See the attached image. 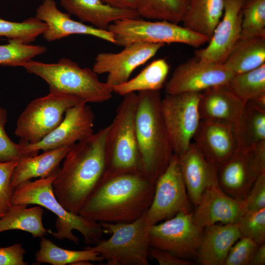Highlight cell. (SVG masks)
Returning a JSON list of instances; mask_svg holds the SVG:
<instances>
[{
  "label": "cell",
  "mask_w": 265,
  "mask_h": 265,
  "mask_svg": "<svg viewBox=\"0 0 265 265\" xmlns=\"http://www.w3.org/2000/svg\"><path fill=\"white\" fill-rule=\"evenodd\" d=\"M108 126L70 148L53 182L63 207L76 214L103 179L106 169L105 141Z\"/></svg>",
  "instance_id": "1"
},
{
  "label": "cell",
  "mask_w": 265,
  "mask_h": 265,
  "mask_svg": "<svg viewBox=\"0 0 265 265\" xmlns=\"http://www.w3.org/2000/svg\"><path fill=\"white\" fill-rule=\"evenodd\" d=\"M155 185L156 183L142 172L104 178L79 214L99 223L133 222L150 207Z\"/></svg>",
  "instance_id": "2"
},
{
  "label": "cell",
  "mask_w": 265,
  "mask_h": 265,
  "mask_svg": "<svg viewBox=\"0 0 265 265\" xmlns=\"http://www.w3.org/2000/svg\"><path fill=\"white\" fill-rule=\"evenodd\" d=\"M137 94L135 129L141 169L156 183L174 152L161 111L160 90Z\"/></svg>",
  "instance_id": "3"
},
{
  "label": "cell",
  "mask_w": 265,
  "mask_h": 265,
  "mask_svg": "<svg viewBox=\"0 0 265 265\" xmlns=\"http://www.w3.org/2000/svg\"><path fill=\"white\" fill-rule=\"evenodd\" d=\"M56 173L19 185L13 190L12 204L37 205L52 212L57 217L55 231L49 230L48 233L58 240L67 239L79 244V239L73 233L77 230L83 236L85 243L97 244L104 233L100 223L70 212L63 207L53 191V182Z\"/></svg>",
  "instance_id": "4"
},
{
  "label": "cell",
  "mask_w": 265,
  "mask_h": 265,
  "mask_svg": "<svg viewBox=\"0 0 265 265\" xmlns=\"http://www.w3.org/2000/svg\"><path fill=\"white\" fill-rule=\"evenodd\" d=\"M26 71L43 79L49 91L76 96L87 103H101L110 100L112 87L101 81L92 69L81 68L67 58L47 63L31 60L23 67Z\"/></svg>",
  "instance_id": "5"
},
{
  "label": "cell",
  "mask_w": 265,
  "mask_h": 265,
  "mask_svg": "<svg viewBox=\"0 0 265 265\" xmlns=\"http://www.w3.org/2000/svg\"><path fill=\"white\" fill-rule=\"evenodd\" d=\"M137 105L136 93L124 96L108 126L105 141L107 165L103 178L142 172L135 129Z\"/></svg>",
  "instance_id": "6"
},
{
  "label": "cell",
  "mask_w": 265,
  "mask_h": 265,
  "mask_svg": "<svg viewBox=\"0 0 265 265\" xmlns=\"http://www.w3.org/2000/svg\"><path fill=\"white\" fill-rule=\"evenodd\" d=\"M146 212L131 223H100L104 233L110 237L84 249L97 252L108 265H149Z\"/></svg>",
  "instance_id": "7"
},
{
  "label": "cell",
  "mask_w": 265,
  "mask_h": 265,
  "mask_svg": "<svg viewBox=\"0 0 265 265\" xmlns=\"http://www.w3.org/2000/svg\"><path fill=\"white\" fill-rule=\"evenodd\" d=\"M81 101L73 95L49 91L26 106L17 120L14 133L20 143H38L60 123L69 108Z\"/></svg>",
  "instance_id": "8"
},
{
  "label": "cell",
  "mask_w": 265,
  "mask_h": 265,
  "mask_svg": "<svg viewBox=\"0 0 265 265\" xmlns=\"http://www.w3.org/2000/svg\"><path fill=\"white\" fill-rule=\"evenodd\" d=\"M108 30L113 35L114 44L124 47L133 43L145 42L181 43L198 48L209 41L207 37L177 24L145 21L140 18L116 21L110 25Z\"/></svg>",
  "instance_id": "9"
},
{
  "label": "cell",
  "mask_w": 265,
  "mask_h": 265,
  "mask_svg": "<svg viewBox=\"0 0 265 265\" xmlns=\"http://www.w3.org/2000/svg\"><path fill=\"white\" fill-rule=\"evenodd\" d=\"M202 92L166 94L161 107L174 154L180 156L189 148L200 124L199 102Z\"/></svg>",
  "instance_id": "10"
},
{
  "label": "cell",
  "mask_w": 265,
  "mask_h": 265,
  "mask_svg": "<svg viewBox=\"0 0 265 265\" xmlns=\"http://www.w3.org/2000/svg\"><path fill=\"white\" fill-rule=\"evenodd\" d=\"M192 215L193 212H179L162 223L148 227L149 246L182 259L197 257L204 228L194 222Z\"/></svg>",
  "instance_id": "11"
},
{
  "label": "cell",
  "mask_w": 265,
  "mask_h": 265,
  "mask_svg": "<svg viewBox=\"0 0 265 265\" xmlns=\"http://www.w3.org/2000/svg\"><path fill=\"white\" fill-rule=\"evenodd\" d=\"M182 174L178 157L173 155L169 165L156 182L152 202L146 212L147 226L167 220L179 212H192Z\"/></svg>",
  "instance_id": "12"
},
{
  "label": "cell",
  "mask_w": 265,
  "mask_h": 265,
  "mask_svg": "<svg viewBox=\"0 0 265 265\" xmlns=\"http://www.w3.org/2000/svg\"><path fill=\"white\" fill-rule=\"evenodd\" d=\"M235 74L223 64L195 57L175 68L165 83L164 90L166 94L202 92L213 86L229 83Z\"/></svg>",
  "instance_id": "13"
},
{
  "label": "cell",
  "mask_w": 265,
  "mask_h": 265,
  "mask_svg": "<svg viewBox=\"0 0 265 265\" xmlns=\"http://www.w3.org/2000/svg\"><path fill=\"white\" fill-rule=\"evenodd\" d=\"M94 114L88 103L81 101L69 108L60 123L40 141L23 144L32 156L37 155L40 151L71 146L94 133Z\"/></svg>",
  "instance_id": "14"
},
{
  "label": "cell",
  "mask_w": 265,
  "mask_h": 265,
  "mask_svg": "<svg viewBox=\"0 0 265 265\" xmlns=\"http://www.w3.org/2000/svg\"><path fill=\"white\" fill-rule=\"evenodd\" d=\"M165 44L136 42L119 53H101L95 58L92 70L98 75L107 74L111 87L129 80L133 71L153 57Z\"/></svg>",
  "instance_id": "15"
},
{
  "label": "cell",
  "mask_w": 265,
  "mask_h": 265,
  "mask_svg": "<svg viewBox=\"0 0 265 265\" xmlns=\"http://www.w3.org/2000/svg\"><path fill=\"white\" fill-rule=\"evenodd\" d=\"M243 0H224L221 20L208 45L195 51V57L207 61L223 64L241 36Z\"/></svg>",
  "instance_id": "16"
},
{
  "label": "cell",
  "mask_w": 265,
  "mask_h": 265,
  "mask_svg": "<svg viewBox=\"0 0 265 265\" xmlns=\"http://www.w3.org/2000/svg\"><path fill=\"white\" fill-rule=\"evenodd\" d=\"M251 148H238L217 168L218 184L235 199L244 201L260 174Z\"/></svg>",
  "instance_id": "17"
},
{
  "label": "cell",
  "mask_w": 265,
  "mask_h": 265,
  "mask_svg": "<svg viewBox=\"0 0 265 265\" xmlns=\"http://www.w3.org/2000/svg\"><path fill=\"white\" fill-rule=\"evenodd\" d=\"M193 212V219L204 228L218 223H235L247 210L245 201L234 199L216 184L207 188Z\"/></svg>",
  "instance_id": "18"
},
{
  "label": "cell",
  "mask_w": 265,
  "mask_h": 265,
  "mask_svg": "<svg viewBox=\"0 0 265 265\" xmlns=\"http://www.w3.org/2000/svg\"><path fill=\"white\" fill-rule=\"evenodd\" d=\"M194 143L217 168L238 150L234 123L201 120Z\"/></svg>",
  "instance_id": "19"
},
{
  "label": "cell",
  "mask_w": 265,
  "mask_h": 265,
  "mask_svg": "<svg viewBox=\"0 0 265 265\" xmlns=\"http://www.w3.org/2000/svg\"><path fill=\"white\" fill-rule=\"evenodd\" d=\"M35 17L45 22L48 28L43 34L48 42L54 41L71 35L84 34L115 44L113 34L71 18L70 14L61 11L54 0H43L36 10Z\"/></svg>",
  "instance_id": "20"
},
{
  "label": "cell",
  "mask_w": 265,
  "mask_h": 265,
  "mask_svg": "<svg viewBox=\"0 0 265 265\" xmlns=\"http://www.w3.org/2000/svg\"><path fill=\"white\" fill-rule=\"evenodd\" d=\"M178 157L188 198L196 207L205 190L218 184L217 168L206 159L194 143Z\"/></svg>",
  "instance_id": "21"
},
{
  "label": "cell",
  "mask_w": 265,
  "mask_h": 265,
  "mask_svg": "<svg viewBox=\"0 0 265 265\" xmlns=\"http://www.w3.org/2000/svg\"><path fill=\"white\" fill-rule=\"evenodd\" d=\"M245 103L228 83L209 88L202 92L199 100L201 120L234 123L240 117Z\"/></svg>",
  "instance_id": "22"
},
{
  "label": "cell",
  "mask_w": 265,
  "mask_h": 265,
  "mask_svg": "<svg viewBox=\"0 0 265 265\" xmlns=\"http://www.w3.org/2000/svg\"><path fill=\"white\" fill-rule=\"evenodd\" d=\"M60 4L81 22L102 30H108L110 24L118 21L140 18L136 9L115 7L102 0H60Z\"/></svg>",
  "instance_id": "23"
},
{
  "label": "cell",
  "mask_w": 265,
  "mask_h": 265,
  "mask_svg": "<svg viewBox=\"0 0 265 265\" xmlns=\"http://www.w3.org/2000/svg\"><path fill=\"white\" fill-rule=\"evenodd\" d=\"M240 238L237 223L205 227L197 250L198 262L202 265H224L229 250Z\"/></svg>",
  "instance_id": "24"
},
{
  "label": "cell",
  "mask_w": 265,
  "mask_h": 265,
  "mask_svg": "<svg viewBox=\"0 0 265 265\" xmlns=\"http://www.w3.org/2000/svg\"><path fill=\"white\" fill-rule=\"evenodd\" d=\"M71 146H63L43 151L40 155L18 161L11 180L13 189L32 178H44L57 172Z\"/></svg>",
  "instance_id": "25"
},
{
  "label": "cell",
  "mask_w": 265,
  "mask_h": 265,
  "mask_svg": "<svg viewBox=\"0 0 265 265\" xmlns=\"http://www.w3.org/2000/svg\"><path fill=\"white\" fill-rule=\"evenodd\" d=\"M224 6V0H189L183 26L209 41L221 19Z\"/></svg>",
  "instance_id": "26"
},
{
  "label": "cell",
  "mask_w": 265,
  "mask_h": 265,
  "mask_svg": "<svg viewBox=\"0 0 265 265\" xmlns=\"http://www.w3.org/2000/svg\"><path fill=\"white\" fill-rule=\"evenodd\" d=\"M265 63V35L241 37L223 64L235 74L255 69Z\"/></svg>",
  "instance_id": "27"
},
{
  "label": "cell",
  "mask_w": 265,
  "mask_h": 265,
  "mask_svg": "<svg viewBox=\"0 0 265 265\" xmlns=\"http://www.w3.org/2000/svg\"><path fill=\"white\" fill-rule=\"evenodd\" d=\"M234 126L238 148H251L265 141V108L246 102Z\"/></svg>",
  "instance_id": "28"
},
{
  "label": "cell",
  "mask_w": 265,
  "mask_h": 265,
  "mask_svg": "<svg viewBox=\"0 0 265 265\" xmlns=\"http://www.w3.org/2000/svg\"><path fill=\"white\" fill-rule=\"evenodd\" d=\"M25 204H12L0 219V234L19 230L30 233L33 238H42L48 233L42 218L44 210L40 206L27 208Z\"/></svg>",
  "instance_id": "29"
},
{
  "label": "cell",
  "mask_w": 265,
  "mask_h": 265,
  "mask_svg": "<svg viewBox=\"0 0 265 265\" xmlns=\"http://www.w3.org/2000/svg\"><path fill=\"white\" fill-rule=\"evenodd\" d=\"M169 71V66L165 59L155 60L133 78L112 86V91L124 96L136 92L160 90L164 85Z\"/></svg>",
  "instance_id": "30"
},
{
  "label": "cell",
  "mask_w": 265,
  "mask_h": 265,
  "mask_svg": "<svg viewBox=\"0 0 265 265\" xmlns=\"http://www.w3.org/2000/svg\"><path fill=\"white\" fill-rule=\"evenodd\" d=\"M35 259L39 263L52 265H78L84 261H104L97 252L90 249L71 250L58 246L44 237L41 238L40 248L35 254Z\"/></svg>",
  "instance_id": "31"
},
{
  "label": "cell",
  "mask_w": 265,
  "mask_h": 265,
  "mask_svg": "<svg viewBox=\"0 0 265 265\" xmlns=\"http://www.w3.org/2000/svg\"><path fill=\"white\" fill-rule=\"evenodd\" d=\"M189 0H136L140 17L175 24L182 22Z\"/></svg>",
  "instance_id": "32"
},
{
  "label": "cell",
  "mask_w": 265,
  "mask_h": 265,
  "mask_svg": "<svg viewBox=\"0 0 265 265\" xmlns=\"http://www.w3.org/2000/svg\"><path fill=\"white\" fill-rule=\"evenodd\" d=\"M228 84L246 102L265 95V63L252 70L235 74Z\"/></svg>",
  "instance_id": "33"
},
{
  "label": "cell",
  "mask_w": 265,
  "mask_h": 265,
  "mask_svg": "<svg viewBox=\"0 0 265 265\" xmlns=\"http://www.w3.org/2000/svg\"><path fill=\"white\" fill-rule=\"evenodd\" d=\"M47 25L34 17L28 18L21 22H15L0 18V36L6 37L25 44H30L45 32Z\"/></svg>",
  "instance_id": "34"
},
{
  "label": "cell",
  "mask_w": 265,
  "mask_h": 265,
  "mask_svg": "<svg viewBox=\"0 0 265 265\" xmlns=\"http://www.w3.org/2000/svg\"><path fill=\"white\" fill-rule=\"evenodd\" d=\"M46 51L47 48L44 46L8 40V44L0 45V65L23 67L26 62Z\"/></svg>",
  "instance_id": "35"
},
{
  "label": "cell",
  "mask_w": 265,
  "mask_h": 265,
  "mask_svg": "<svg viewBox=\"0 0 265 265\" xmlns=\"http://www.w3.org/2000/svg\"><path fill=\"white\" fill-rule=\"evenodd\" d=\"M241 36L265 35V0H243Z\"/></svg>",
  "instance_id": "36"
},
{
  "label": "cell",
  "mask_w": 265,
  "mask_h": 265,
  "mask_svg": "<svg viewBox=\"0 0 265 265\" xmlns=\"http://www.w3.org/2000/svg\"><path fill=\"white\" fill-rule=\"evenodd\" d=\"M237 223L240 238H250L258 245L265 243V208L247 210Z\"/></svg>",
  "instance_id": "37"
},
{
  "label": "cell",
  "mask_w": 265,
  "mask_h": 265,
  "mask_svg": "<svg viewBox=\"0 0 265 265\" xmlns=\"http://www.w3.org/2000/svg\"><path fill=\"white\" fill-rule=\"evenodd\" d=\"M7 121V111L0 106V162L19 161L33 156L27 152L24 144L16 143L9 137L5 129Z\"/></svg>",
  "instance_id": "38"
},
{
  "label": "cell",
  "mask_w": 265,
  "mask_h": 265,
  "mask_svg": "<svg viewBox=\"0 0 265 265\" xmlns=\"http://www.w3.org/2000/svg\"><path fill=\"white\" fill-rule=\"evenodd\" d=\"M258 246L250 238H240L231 247L224 265H250Z\"/></svg>",
  "instance_id": "39"
},
{
  "label": "cell",
  "mask_w": 265,
  "mask_h": 265,
  "mask_svg": "<svg viewBox=\"0 0 265 265\" xmlns=\"http://www.w3.org/2000/svg\"><path fill=\"white\" fill-rule=\"evenodd\" d=\"M18 161L0 162V219L12 206L11 180Z\"/></svg>",
  "instance_id": "40"
},
{
  "label": "cell",
  "mask_w": 265,
  "mask_h": 265,
  "mask_svg": "<svg viewBox=\"0 0 265 265\" xmlns=\"http://www.w3.org/2000/svg\"><path fill=\"white\" fill-rule=\"evenodd\" d=\"M244 201L247 210L265 208V173L259 175Z\"/></svg>",
  "instance_id": "41"
},
{
  "label": "cell",
  "mask_w": 265,
  "mask_h": 265,
  "mask_svg": "<svg viewBox=\"0 0 265 265\" xmlns=\"http://www.w3.org/2000/svg\"><path fill=\"white\" fill-rule=\"evenodd\" d=\"M26 251L21 243L0 247V265H27L24 261Z\"/></svg>",
  "instance_id": "42"
},
{
  "label": "cell",
  "mask_w": 265,
  "mask_h": 265,
  "mask_svg": "<svg viewBox=\"0 0 265 265\" xmlns=\"http://www.w3.org/2000/svg\"><path fill=\"white\" fill-rule=\"evenodd\" d=\"M149 255L156 260L160 265H191V261L178 257L171 253L150 247Z\"/></svg>",
  "instance_id": "43"
},
{
  "label": "cell",
  "mask_w": 265,
  "mask_h": 265,
  "mask_svg": "<svg viewBox=\"0 0 265 265\" xmlns=\"http://www.w3.org/2000/svg\"><path fill=\"white\" fill-rule=\"evenodd\" d=\"M250 148L260 173H265V141Z\"/></svg>",
  "instance_id": "44"
},
{
  "label": "cell",
  "mask_w": 265,
  "mask_h": 265,
  "mask_svg": "<svg viewBox=\"0 0 265 265\" xmlns=\"http://www.w3.org/2000/svg\"><path fill=\"white\" fill-rule=\"evenodd\" d=\"M112 6L123 9H136V0H102Z\"/></svg>",
  "instance_id": "45"
},
{
  "label": "cell",
  "mask_w": 265,
  "mask_h": 265,
  "mask_svg": "<svg viewBox=\"0 0 265 265\" xmlns=\"http://www.w3.org/2000/svg\"><path fill=\"white\" fill-rule=\"evenodd\" d=\"M265 264V243L258 246L250 265H264Z\"/></svg>",
  "instance_id": "46"
},
{
  "label": "cell",
  "mask_w": 265,
  "mask_h": 265,
  "mask_svg": "<svg viewBox=\"0 0 265 265\" xmlns=\"http://www.w3.org/2000/svg\"></svg>",
  "instance_id": "47"
}]
</instances>
